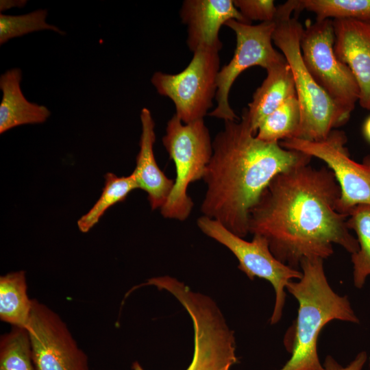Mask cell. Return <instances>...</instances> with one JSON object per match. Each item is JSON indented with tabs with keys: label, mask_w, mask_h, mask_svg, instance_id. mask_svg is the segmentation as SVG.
I'll return each mask as SVG.
<instances>
[{
	"label": "cell",
	"mask_w": 370,
	"mask_h": 370,
	"mask_svg": "<svg viewBox=\"0 0 370 370\" xmlns=\"http://www.w3.org/2000/svg\"><path fill=\"white\" fill-rule=\"evenodd\" d=\"M140 117V149L136 158V166L132 173L138 188L147 193L151 208L153 210L160 209L164 205L173 190L175 180L166 176L156 160L153 153L155 122L151 111L143 108Z\"/></svg>",
	"instance_id": "15"
},
{
	"label": "cell",
	"mask_w": 370,
	"mask_h": 370,
	"mask_svg": "<svg viewBox=\"0 0 370 370\" xmlns=\"http://www.w3.org/2000/svg\"><path fill=\"white\" fill-rule=\"evenodd\" d=\"M27 2L26 0H1L0 10L2 12L13 8H22L26 5Z\"/></svg>",
	"instance_id": "27"
},
{
	"label": "cell",
	"mask_w": 370,
	"mask_h": 370,
	"mask_svg": "<svg viewBox=\"0 0 370 370\" xmlns=\"http://www.w3.org/2000/svg\"><path fill=\"white\" fill-rule=\"evenodd\" d=\"M333 172L300 164L278 174L249 213V233L263 236L273 255L299 270L304 258L330 257L337 244L354 254L359 245L340 213Z\"/></svg>",
	"instance_id": "1"
},
{
	"label": "cell",
	"mask_w": 370,
	"mask_h": 370,
	"mask_svg": "<svg viewBox=\"0 0 370 370\" xmlns=\"http://www.w3.org/2000/svg\"><path fill=\"white\" fill-rule=\"evenodd\" d=\"M182 305L189 314L194 330L193 359L186 370H227L238 362L234 332L209 297L195 294ZM132 370H144L134 362Z\"/></svg>",
	"instance_id": "11"
},
{
	"label": "cell",
	"mask_w": 370,
	"mask_h": 370,
	"mask_svg": "<svg viewBox=\"0 0 370 370\" xmlns=\"http://www.w3.org/2000/svg\"><path fill=\"white\" fill-rule=\"evenodd\" d=\"M234 4L245 20L261 23L275 21L278 6L272 0H233Z\"/></svg>",
	"instance_id": "25"
},
{
	"label": "cell",
	"mask_w": 370,
	"mask_h": 370,
	"mask_svg": "<svg viewBox=\"0 0 370 370\" xmlns=\"http://www.w3.org/2000/svg\"><path fill=\"white\" fill-rule=\"evenodd\" d=\"M225 25L235 33L236 45L231 60L219 70L215 96L217 104L208 114L228 121L238 120L229 103L231 87L238 75L254 66L267 70L286 59L273 46L275 21L251 25L230 20Z\"/></svg>",
	"instance_id": "10"
},
{
	"label": "cell",
	"mask_w": 370,
	"mask_h": 370,
	"mask_svg": "<svg viewBox=\"0 0 370 370\" xmlns=\"http://www.w3.org/2000/svg\"><path fill=\"white\" fill-rule=\"evenodd\" d=\"M180 16L187 27L186 43L193 53L201 48L219 52L223 47L219 31L230 20L251 24L236 8L233 0H185Z\"/></svg>",
	"instance_id": "13"
},
{
	"label": "cell",
	"mask_w": 370,
	"mask_h": 370,
	"mask_svg": "<svg viewBox=\"0 0 370 370\" xmlns=\"http://www.w3.org/2000/svg\"><path fill=\"white\" fill-rule=\"evenodd\" d=\"M300 122L301 111L295 96L288 99L262 121L256 136L269 143H279L295 138Z\"/></svg>",
	"instance_id": "20"
},
{
	"label": "cell",
	"mask_w": 370,
	"mask_h": 370,
	"mask_svg": "<svg viewBox=\"0 0 370 370\" xmlns=\"http://www.w3.org/2000/svg\"><path fill=\"white\" fill-rule=\"evenodd\" d=\"M197 225L204 234L226 247L236 256L239 263L238 268L250 280L257 277L271 284L275 299L271 323H277L282 317L286 286L293 279L300 280L301 271L279 261L271 253L268 241L262 236L254 235L251 241H245L219 221L204 215L197 219Z\"/></svg>",
	"instance_id": "8"
},
{
	"label": "cell",
	"mask_w": 370,
	"mask_h": 370,
	"mask_svg": "<svg viewBox=\"0 0 370 370\" xmlns=\"http://www.w3.org/2000/svg\"><path fill=\"white\" fill-rule=\"evenodd\" d=\"M212 140V154L203 180L206 190L200 210L236 235L249 233V213L278 174L309 164L312 157L279 143L258 139L243 112L241 120L224 121Z\"/></svg>",
	"instance_id": "2"
},
{
	"label": "cell",
	"mask_w": 370,
	"mask_h": 370,
	"mask_svg": "<svg viewBox=\"0 0 370 370\" xmlns=\"http://www.w3.org/2000/svg\"><path fill=\"white\" fill-rule=\"evenodd\" d=\"M302 277L291 281L286 290L299 302L293 340L288 345L291 358L279 370H325L317 354L320 332L330 321L337 319L358 323V319L347 296L336 294L325 274L323 260L304 258L300 262Z\"/></svg>",
	"instance_id": "3"
},
{
	"label": "cell",
	"mask_w": 370,
	"mask_h": 370,
	"mask_svg": "<svg viewBox=\"0 0 370 370\" xmlns=\"http://www.w3.org/2000/svg\"><path fill=\"white\" fill-rule=\"evenodd\" d=\"M220 70L219 51L206 48L193 52L188 66L175 74L155 72L151 82L162 96L175 105V115L183 123L204 119L213 106Z\"/></svg>",
	"instance_id": "6"
},
{
	"label": "cell",
	"mask_w": 370,
	"mask_h": 370,
	"mask_svg": "<svg viewBox=\"0 0 370 370\" xmlns=\"http://www.w3.org/2000/svg\"><path fill=\"white\" fill-rule=\"evenodd\" d=\"M47 10L38 9L21 15L0 14V45L12 38L41 30H51L64 36L65 32L46 22Z\"/></svg>",
	"instance_id": "24"
},
{
	"label": "cell",
	"mask_w": 370,
	"mask_h": 370,
	"mask_svg": "<svg viewBox=\"0 0 370 370\" xmlns=\"http://www.w3.org/2000/svg\"><path fill=\"white\" fill-rule=\"evenodd\" d=\"M227 370H230V369H227Z\"/></svg>",
	"instance_id": "29"
},
{
	"label": "cell",
	"mask_w": 370,
	"mask_h": 370,
	"mask_svg": "<svg viewBox=\"0 0 370 370\" xmlns=\"http://www.w3.org/2000/svg\"><path fill=\"white\" fill-rule=\"evenodd\" d=\"M162 141L174 162L176 177L173 190L160 212L164 218L183 221L193 208L188 187L190 184L203 180L212 154V140L204 119L183 123L174 114L167 122Z\"/></svg>",
	"instance_id": "5"
},
{
	"label": "cell",
	"mask_w": 370,
	"mask_h": 370,
	"mask_svg": "<svg viewBox=\"0 0 370 370\" xmlns=\"http://www.w3.org/2000/svg\"><path fill=\"white\" fill-rule=\"evenodd\" d=\"M362 133L366 140L370 143V116L366 119L363 123Z\"/></svg>",
	"instance_id": "28"
},
{
	"label": "cell",
	"mask_w": 370,
	"mask_h": 370,
	"mask_svg": "<svg viewBox=\"0 0 370 370\" xmlns=\"http://www.w3.org/2000/svg\"><path fill=\"white\" fill-rule=\"evenodd\" d=\"M26 329L36 370H90L86 353L65 323L35 299Z\"/></svg>",
	"instance_id": "12"
},
{
	"label": "cell",
	"mask_w": 370,
	"mask_h": 370,
	"mask_svg": "<svg viewBox=\"0 0 370 370\" xmlns=\"http://www.w3.org/2000/svg\"><path fill=\"white\" fill-rule=\"evenodd\" d=\"M347 225L357 235L358 252L352 254L354 285L361 288L370 275V205L359 204L349 213Z\"/></svg>",
	"instance_id": "21"
},
{
	"label": "cell",
	"mask_w": 370,
	"mask_h": 370,
	"mask_svg": "<svg viewBox=\"0 0 370 370\" xmlns=\"http://www.w3.org/2000/svg\"><path fill=\"white\" fill-rule=\"evenodd\" d=\"M138 186L133 174L119 177L112 173L105 175V185L98 200L92 207L78 221L79 230L88 232L96 225L108 209L114 204L123 201L127 195Z\"/></svg>",
	"instance_id": "19"
},
{
	"label": "cell",
	"mask_w": 370,
	"mask_h": 370,
	"mask_svg": "<svg viewBox=\"0 0 370 370\" xmlns=\"http://www.w3.org/2000/svg\"><path fill=\"white\" fill-rule=\"evenodd\" d=\"M343 131L334 129L319 141L288 138L279 142L282 147L297 150L323 161L333 172L341 190L337 203L340 213L349 217L351 210L359 204L370 205V155L362 162L354 161L346 147Z\"/></svg>",
	"instance_id": "9"
},
{
	"label": "cell",
	"mask_w": 370,
	"mask_h": 370,
	"mask_svg": "<svg viewBox=\"0 0 370 370\" xmlns=\"http://www.w3.org/2000/svg\"><path fill=\"white\" fill-rule=\"evenodd\" d=\"M266 71L267 77L254 92L248 108L243 109L255 135L267 116L296 96L293 73L286 60Z\"/></svg>",
	"instance_id": "17"
},
{
	"label": "cell",
	"mask_w": 370,
	"mask_h": 370,
	"mask_svg": "<svg viewBox=\"0 0 370 370\" xmlns=\"http://www.w3.org/2000/svg\"><path fill=\"white\" fill-rule=\"evenodd\" d=\"M0 370H36L27 329L13 327L1 336Z\"/></svg>",
	"instance_id": "23"
},
{
	"label": "cell",
	"mask_w": 370,
	"mask_h": 370,
	"mask_svg": "<svg viewBox=\"0 0 370 370\" xmlns=\"http://www.w3.org/2000/svg\"><path fill=\"white\" fill-rule=\"evenodd\" d=\"M301 11L299 0L278 6L273 42L291 67L301 111V122L295 138L319 141L330 132L345 125L350 114L341 109L307 70L301 53L302 25L293 13Z\"/></svg>",
	"instance_id": "4"
},
{
	"label": "cell",
	"mask_w": 370,
	"mask_h": 370,
	"mask_svg": "<svg viewBox=\"0 0 370 370\" xmlns=\"http://www.w3.org/2000/svg\"><path fill=\"white\" fill-rule=\"evenodd\" d=\"M21 79L22 71L18 68L7 70L0 76V134L23 125L42 123L51 114L46 106L25 98L21 88Z\"/></svg>",
	"instance_id": "16"
},
{
	"label": "cell",
	"mask_w": 370,
	"mask_h": 370,
	"mask_svg": "<svg viewBox=\"0 0 370 370\" xmlns=\"http://www.w3.org/2000/svg\"><path fill=\"white\" fill-rule=\"evenodd\" d=\"M32 299L27 293L25 272L19 271L0 278V319L13 327L27 328Z\"/></svg>",
	"instance_id": "18"
},
{
	"label": "cell",
	"mask_w": 370,
	"mask_h": 370,
	"mask_svg": "<svg viewBox=\"0 0 370 370\" xmlns=\"http://www.w3.org/2000/svg\"><path fill=\"white\" fill-rule=\"evenodd\" d=\"M332 21L334 53L356 79L359 105L370 110V23L352 19Z\"/></svg>",
	"instance_id": "14"
},
{
	"label": "cell",
	"mask_w": 370,
	"mask_h": 370,
	"mask_svg": "<svg viewBox=\"0 0 370 370\" xmlns=\"http://www.w3.org/2000/svg\"><path fill=\"white\" fill-rule=\"evenodd\" d=\"M334 39L332 20L308 21L300 38L301 56L316 82L351 115L359 100V88L350 69L335 54Z\"/></svg>",
	"instance_id": "7"
},
{
	"label": "cell",
	"mask_w": 370,
	"mask_h": 370,
	"mask_svg": "<svg viewBox=\"0 0 370 370\" xmlns=\"http://www.w3.org/2000/svg\"><path fill=\"white\" fill-rule=\"evenodd\" d=\"M316 20L352 19L370 23V0H300Z\"/></svg>",
	"instance_id": "22"
},
{
	"label": "cell",
	"mask_w": 370,
	"mask_h": 370,
	"mask_svg": "<svg viewBox=\"0 0 370 370\" xmlns=\"http://www.w3.org/2000/svg\"><path fill=\"white\" fill-rule=\"evenodd\" d=\"M367 354L365 352L360 353L356 359L346 367H343L338 365L330 356H328L325 362V370H361L366 360Z\"/></svg>",
	"instance_id": "26"
}]
</instances>
